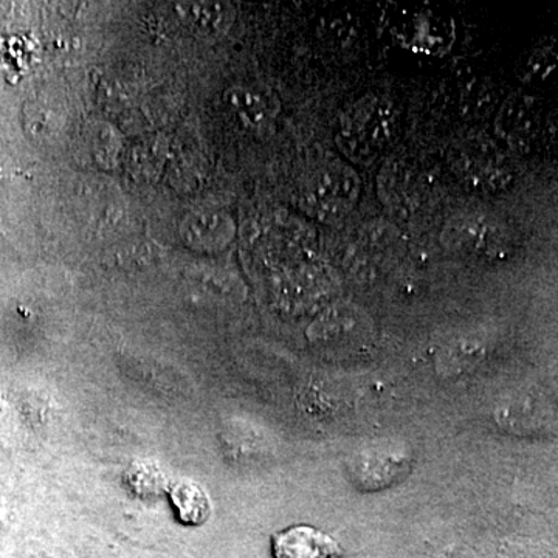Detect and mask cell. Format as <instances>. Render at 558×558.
Listing matches in <instances>:
<instances>
[{
  "label": "cell",
  "mask_w": 558,
  "mask_h": 558,
  "mask_svg": "<svg viewBox=\"0 0 558 558\" xmlns=\"http://www.w3.org/2000/svg\"><path fill=\"white\" fill-rule=\"evenodd\" d=\"M398 130V117L391 102L379 97H365L349 106L341 116L340 149L355 163H371L391 146Z\"/></svg>",
  "instance_id": "obj_1"
},
{
  "label": "cell",
  "mask_w": 558,
  "mask_h": 558,
  "mask_svg": "<svg viewBox=\"0 0 558 558\" xmlns=\"http://www.w3.org/2000/svg\"><path fill=\"white\" fill-rule=\"evenodd\" d=\"M360 190L357 172L343 161H330L312 178L307 204L319 218H343L357 205Z\"/></svg>",
  "instance_id": "obj_2"
},
{
  "label": "cell",
  "mask_w": 558,
  "mask_h": 558,
  "mask_svg": "<svg viewBox=\"0 0 558 558\" xmlns=\"http://www.w3.org/2000/svg\"><path fill=\"white\" fill-rule=\"evenodd\" d=\"M451 167L458 178L472 190H497L502 182L501 161L488 142L469 138L459 143L451 154Z\"/></svg>",
  "instance_id": "obj_3"
},
{
  "label": "cell",
  "mask_w": 558,
  "mask_h": 558,
  "mask_svg": "<svg viewBox=\"0 0 558 558\" xmlns=\"http://www.w3.org/2000/svg\"><path fill=\"white\" fill-rule=\"evenodd\" d=\"M274 558H341L344 550L336 538L310 524L282 529L271 537Z\"/></svg>",
  "instance_id": "obj_4"
},
{
  "label": "cell",
  "mask_w": 558,
  "mask_h": 558,
  "mask_svg": "<svg viewBox=\"0 0 558 558\" xmlns=\"http://www.w3.org/2000/svg\"><path fill=\"white\" fill-rule=\"evenodd\" d=\"M175 519L183 526H201L209 517V501L207 494L199 484L193 481H179L170 492Z\"/></svg>",
  "instance_id": "obj_5"
},
{
  "label": "cell",
  "mask_w": 558,
  "mask_h": 558,
  "mask_svg": "<svg viewBox=\"0 0 558 558\" xmlns=\"http://www.w3.org/2000/svg\"><path fill=\"white\" fill-rule=\"evenodd\" d=\"M446 244L459 248L486 250L488 245L497 244V229L484 218L476 216H458L446 227Z\"/></svg>",
  "instance_id": "obj_6"
}]
</instances>
